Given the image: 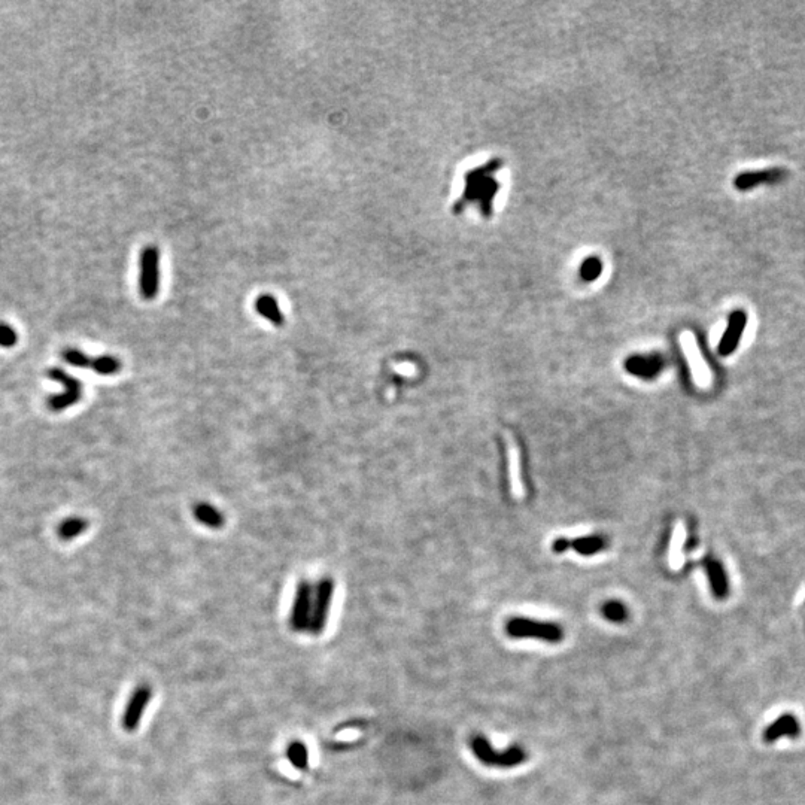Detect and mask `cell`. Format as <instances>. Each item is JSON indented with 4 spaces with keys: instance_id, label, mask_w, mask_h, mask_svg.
Segmentation results:
<instances>
[{
    "instance_id": "6da1fadb",
    "label": "cell",
    "mask_w": 805,
    "mask_h": 805,
    "mask_svg": "<svg viewBox=\"0 0 805 805\" xmlns=\"http://www.w3.org/2000/svg\"><path fill=\"white\" fill-rule=\"evenodd\" d=\"M502 166L501 158H492L475 169L468 171L464 176V191L461 198L452 208L457 215H460L470 203L479 201L482 215L488 220L492 215V201L500 190V183L495 181L492 173H495Z\"/></svg>"
},
{
    "instance_id": "7a4b0ae2",
    "label": "cell",
    "mask_w": 805,
    "mask_h": 805,
    "mask_svg": "<svg viewBox=\"0 0 805 805\" xmlns=\"http://www.w3.org/2000/svg\"><path fill=\"white\" fill-rule=\"evenodd\" d=\"M470 747L475 756L488 766L513 768L524 764L528 759V753L521 746H510L505 750H497L488 741V738L477 734L470 738Z\"/></svg>"
},
{
    "instance_id": "3957f363",
    "label": "cell",
    "mask_w": 805,
    "mask_h": 805,
    "mask_svg": "<svg viewBox=\"0 0 805 805\" xmlns=\"http://www.w3.org/2000/svg\"><path fill=\"white\" fill-rule=\"evenodd\" d=\"M506 632L512 639H534L552 644L564 640V629L560 625L528 617H512L506 625Z\"/></svg>"
},
{
    "instance_id": "277c9868",
    "label": "cell",
    "mask_w": 805,
    "mask_h": 805,
    "mask_svg": "<svg viewBox=\"0 0 805 805\" xmlns=\"http://www.w3.org/2000/svg\"><path fill=\"white\" fill-rule=\"evenodd\" d=\"M160 291V250L154 245L142 249L139 258V293L143 300H154Z\"/></svg>"
},
{
    "instance_id": "5b68a950",
    "label": "cell",
    "mask_w": 805,
    "mask_h": 805,
    "mask_svg": "<svg viewBox=\"0 0 805 805\" xmlns=\"http://www.w3.org/2000/svg\"><path fill=\"white\" fill-rule=\"evenodd\" d=\"M334 588L335 584L331 577H323L315 584L310 622L308 628L312 635H321L325 631Z\"/></svg>"
},
{
    "instance_id": "8992f818",
    "label": "cell",
    "mask_w": 805,
    "mask_h": 805,
    "mask_svg": "<svg viewBox=\"0 0 805 805\" xmlns=\"http://www.w3.org/2000/svg\"><path fill=\"white\" fill-rule=\"evenodd\" d=\"M46 376L64 387V391L61 394H56L53 397H49V400L46 401L49 410L63 412L66 409L75 406L76 402L82 398V383L78 378L71 376L69 373H66L63 368H59V367L49 368V370L46 372Z\"/></svg>"
},
{
    "instance_id": "52a82bcc",
    "label": "cell",
    "mask_w": 805,
    "mask_h": 805,
    "mask_svg": "<svg viewBox=\"0 0 805 805\" xmlns=\"http://www.w3.org/2000/svg\"><path fill=\"white\" fill-rule=\"evenodd\" d=\"M313 589L315 586L309 580H300L297 583L294 601L290 614V627L295 632L308 631L310 622V613H312V601H313Z\"/></svg>"
},
{
    "instance_id": "ba28073f",
    "label": "cell",
    "mask_w": 805,
    "mask_h": 805,
    "mask_svg": "<svg viewBox=\"0 0 805 805\" xmlns=\"http://www.w3.org/2000/svg\"><path fill=\"white\" fill-rule=\"evenodd\" d=\"M151 698H153V689H151V686L148 684H139L136 689L133 691L123 714L124 731L133 732L138 729Z\"/></svg>"
},
{
    "instance_id": "9c48e42d",
    "label": "cell",
    "mask_w": 805,
    "mask_h": 805,
    "mask_svg": "<svg viewBox=\"0 0 805 805\" xmlns=\"http://www.w3.org/2000/svg\"><path fill=\"white\" fill-rule=\"evenodd\" d=\"M665 367V361L661 355H634L625 361V368L628 373L642 378L653 379L657 378Z\"/></svg>"
},
{
    "instance_id": "30bf717a",
    "label": "cell",
    "mask_w": 805,
    "mask_h": 805,
    "mask_svg": "<svg viewBox=\"0 0 805 805\" xmlns=\"http://www.w3.org/2000/svg\"><path fill=\"white\" fill-rule=\"evenodd\" d=\"M801 735V724L794 713H783L773 724H769L762 736L765 743H776L781 736L796 738Z\"/></svg>"
},
{
    "instance_id": "8fae6325",
    "label": "cell",
    "mask_w": 805,
    "mask_h": 805,
    "mask_svg": "<svg viewBox=\"0 0 805 805\" xmlns=\"http://www.w3.org/2000/svg\"><path fill=\"white\" fill-rule=\"evenodd\" d=\"M747 324V316L743 310H735L729 316L728 328L724 334L722 340L719 343V354L720 355H731L736 349L738 342L741 340V335L744 333Z\"/></svg>"
},
{
    "instance_id": "7c38bea8",
    "label": "cell",
    "mask_w": 805,
    "mask_h": 805,
    "mask_svg": "<svg viewBox=\"0 0 805 805\" xmlns=\"http://www.w3.org/2000/svg\"><path fill=\"white\" fill-rule=\"evenodd\" d=\"M784 178H786V171L779 169V167H777V169L761 171V172H746V173L738 175L734 181V186H735L736 190L747 191L750 188L762 186V183L781 182Z\"/></svg>"
},
{
    "instance_id": "4fadbf2b",
    "label": "cell",
    "mask_w": 805,
    "mask_h": 805,
    "mask_svg": "<svg viewBox=\"0 0 805 805\" xmlns=\"http://www.w3.org/2000/svg\"><path fill=\"white\" fill-rule=\"evenodd\" d=\"M255 309L257 312L265 318L268 323H272L275 327H282L285 323L283 313L279 308L278 300L270 294H261L255 300Z\"/></svg>"
},
{
    "instance_id": "5bb4252c",
    "label": "cell",
    "mask_w": 805,
    "mask_h": 805,
    "mask_svg": "<svg viewBox=\"0 0 805 805\" xmlns=\"http://www.w3.org/2000/svg\"><path fill=\"white\" fill-rule=\"evenodd\" d=\"M706 569H707V576H709L710 586H712V591H713L714 597L719 598V599H724L729 592L728 579H726L724 567L720 565L717 561L710 560V561L706 562Z\"/></svg>"
},
{
    "instance_id": "9a60e30c",
    "label": "cell",
    "mask_w": 805,
    "mask_h": 805,
    "mask_svg": "<svg viewBox=\"0 0 805 805\" xmlns=\"http://www.w3.org/2000/svg\"><path fill=\"white\" fill-rule=\"evenodd\" d=\"M194 516L200 524H203L209 528L220 530L224 525V516L216 507L206 505V502H198L194 507Z\"/></svg>"
},
{
    "instance_id": "2e32d148",
    "label": "cell",
    "mask_w": 805,
    "mask_h": 805,
    "mask_svg": "<svg viewBox=\"0 0 805 805\" xmlns=\"http://www.w3.org/2000/svg\"><path fill=\"white\" fill-rule=\"evenodd\" d=\"M604 546H606V540L599 535H588V537H580V539L576 540H569V547H573L576 552L580 553V555L584 557L595 555V553L604 549Z\"/></svg>"
},
{
    "instance_id": "e0dca14e",
    "label": "cell",
    "mask_w": 805,
    "mask_h": 805,
    "mask_svg": "<svg viewBox=\"0 0 805 805\" xmlns=\"http://www.w3.org/2000/svg\"><path fill=\"white\" fill-rule=\"evenodd\" d=\"M509 468H510V483L512 492L516 497H522V480H521V462H519V452L513 443L509 445Z\"/></svg>"
},
{
    "instance_id": "ac0fdd59",
    "label": "cell",
    "mask_w": 805,
    "mask_h": 805,
    "mask_svg": "<svg viewBox=\"0 0 805 805\" xmlns=\"http://www.w3.org/2000/svg\"><path fill=\"white\" fill-rule=\"evenodd\" d=\"M88 528V521L83 517H69L63 521L57 530V534L61 540H72L79 534H82Z\"/></svg>"
},
{
    "instance_id": "d6986e66",
    "label": "cell",
    "mask_w": 805,
    "mask_h": 805,
    "mask_svg": "<svg viewBox=\"0 0 805 805\" xmlns=\"http://www.w3.org/2000/svg\"><path fill=\"white\" fill-rule=\"evenodd\" d=\"M121 367H123L121 361L113 355L93 357V363H91V370L102 376L116 375L121 370Z\"/></svg>"
},
{
    "instance_id": "ffe728a7",
    "label": "cell",
    "mask_w": 805,
    "mask_h": 805,
    "mask_svg": "<svg viewBox=\"0 0 805 805\" xmlns=\"http://www.w3.org/2000/svg\"><path fill=\"white\" fill-rule=\"evenodd\" d=\"M287 758L294 768L303 771L309 765V750L301 741H293L287 747Z\"/></svg>"
},
{
    "instance_id": "44dd1931",
    "label": "cell",
    "mask_w": 805,
    "mask_h": 805,
    "mask_svg": "<svg viewBox=\"0 0 805 805\" xmlns=\"http://www.w3.org/2000/svg\"><path fill=\"white\" fill-rule=\"evenodd\" d=\"M684 352H686L687 361H689V364H691L694 376H695V379L698 380V383H701V385H702V383H707V380H709V372H707L706 365H704L702 361L699 360V354H698V350H697L695 345L686 346V348H684Z\"/></svg>"
},
{
    "instance_id": "7402d4cb",
    "label": "cell",
    "mask_w": 805,
    "mask_h": 805,
    "mask_svg": "<svg viewBox=\"0 0 805 805\" xmlns=\"http://www.w3.org/2000/svg\"><path fill=\"white\" fill-rule=\"evenodd\" d=\"M602 616L613 624H622L628 619V609L624 602L620 601H607L604 602L601 609Z\"/></svg>"
},
{
    "instance_id": "603a6c76",
    "label": "cell",
    "mask_w": 805,
    "mask_h": 805,
    "mask_svg": "<svg viewBox=\"0 0 805 805\" xmlns=\"http://www.w3.org/2000/svg\"><path fill=\"white\" fill-rule=\"evenodd\" d=\"M61 357H63V360H64L67 364H71V365H74V367H79V368H87V367H90V368H91L93 357H90V355H87V354H83V352L79 350V349L67 348V349H64V350L61 352Z\"/></svg>"
},
{
    "instance_id": "cb8c5ba5",
    "label": "cell",
    "mask_w": 805,
    "mask_h": 805,
    "mask_svg": "<svg viewBox=\"0 0 805 805\" xmlns=\"http://www.w3.org/2000/svg\"><path fill=\"white\" fill-rule=\"evenodd\" d=\"M602 263L597 257L586 258L580 265V278L586 282H594L601 276Z\"/></svg>"
},
{
    "instance_id": "d4e9b609",
    "label": "cell",
    "mask_w": 805,
    "mask_h": 805,
    "mask_svg": "<svg viewBox=\"0 0 805 805\" xmlns=\"http://www.w3.org/2000/svg\"><path fill=\"white\" fill-rule=\"evenodd\" d=\"M683 537H684L683 528H682V527H677V530H676V532H674V537H673V542H671V552H669V561H671V565H673L674 568H677V567L682 565V543H683Z\"/></svg>"
},
{
    "instance_id": "484cf974",
    "label": "cell",
    "mask_w": 805,
    "mask_h": 805,
    "mask_svg": "<svg viewBox=\"0 0 805 805\" xmlns=\"http://www.w3.org/2000/svg\"><path fill=\"white\" fill-rule=\"evenodd\" d=\"M19 342V334L16 331L8 325V324H0V346L2 348H12Z\"/></svg>"
},
{
    "instance_id": "4316f807",
    "label": "cell",
    "mask_w": 805,
    "mask_h": 805,
    "mask_svg": "<svg viewBox=\"0 0 805 805\" xmlns=\"http://www.w3.org/2000/svg\"><path fill=\"white\" fill-rule=\"evenodd\" d=\"M567 549H569V540H567V539H558V540H555V543H553V550H555L557 553L565 552Z\"/></svg>"
}]
</instances>
